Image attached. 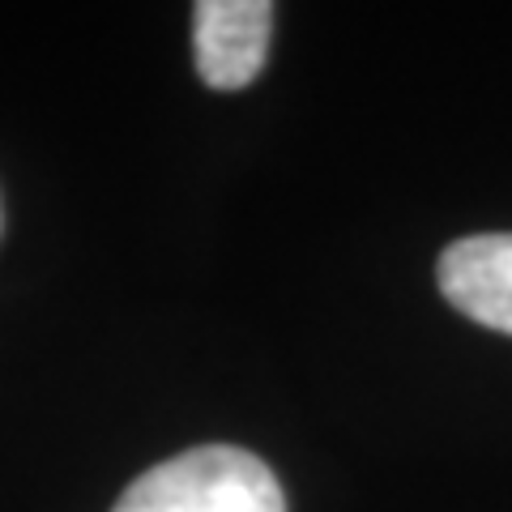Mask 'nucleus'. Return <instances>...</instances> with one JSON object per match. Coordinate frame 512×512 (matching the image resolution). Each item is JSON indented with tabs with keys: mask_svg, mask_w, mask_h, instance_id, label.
<instances>
[{
	"mask_svg": "<svg viewBox=\"0 0 512 512\" xmlns=\"http://www.w3.org/2000/svg\"><path fill=\"white\" fill-rule=\"evenodd\" d=\"M111 512H286V500L261 457L210 444L146 470Z\"/></svg>",
	"mask_w": 512,
	"mask_h": 512,
	"instance_id": "nucleus-1",
	"label": "nucleus"
},
{
	"mask_svg": "<svg viewBox=\"0 0 512 512\" xmlns=\"http://www.w3.org/2000/svg\"><path fill=\"white\" fill-rule=\"evenodd\" d=\"M440 291L457 312L512 333V235H470L440 256Z\"/></svg>",
	"mask_w": 512,
	"mask_h": 512,
	"instance_id": "nucleus-3",
	"label": "nucleus"
},
{
	"mask_svg": "<svg viewBox=\"0 0 512 512\" xmlns=\"http://www.w3.org/2000/svg\"><path fill=\"white\" fill-rule=\"evenodd\" d=\"M269 26H274L269 0H201L192 9V47L205 86L244 90L265 69Z\"/></svg>",
	"mask_w": 512,
	"mask_h": 512,
	"instance_id": "nucleus-2",
	"label": "nucleus"
}]
</instances>
